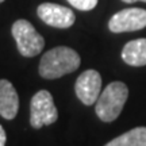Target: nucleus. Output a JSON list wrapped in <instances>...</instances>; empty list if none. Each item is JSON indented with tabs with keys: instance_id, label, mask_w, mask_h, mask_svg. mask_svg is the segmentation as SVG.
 <instances>
[{
	"instance_id": "obj_14",
	"label": "nucleus",
	"mask_w": 146,
	"mask_h": 146,
	"mask_svg": "<svg viewBox=\"0 0 146 146\" xmlns=\"http://www.w3.org/2000/svg\"><path fill=\"white\" fill-rule=\"evenodd\" d=\"M3 1H4V0H0V3H3Z\"/></svg>"
},
{
	"instance_id": "obj_3",
	"label": "nucleus",
	"mask_w": 146,
	"mask_h": 146,
	"mask_svg": "<svg viewBox=\"0 0 146 146\" xmlns=\"http://www.w3.org/2000/svg\"><path fill=\"white\" fill-rule=\"evenodd\" d=\"M12 36L15 38L18 50L23 57H35L45 46L43 36L26 19H19L12 25Z\"/></svg>"
},
{
	"instance_id": "obj_9",
	"label": "nucleus",
	"mask_w": 146,
	"mask_h": 146,
	"mask_svg": "<svg viewBox=\"0 0 146 146\" xmlns=\"http://www.w3.org/2000/svg\"><path fill=\"white\" fill-rule=\"evenodd\" d=\"M122 58L127 65L145 66L146 65V38H138L127 42L122 50Z\"/></svg>"
},
{
	"instance_id": "obj_6",
	"label": "nucleus",
	"mask_w": 146,
	"mask_h": 146,
	"mask_svg": "<svg viewBox=\"0 0 146 146\" xmlns=\"http://www.w3.org/2000/svg\"><path fill=\"white\" fill-rule=\"evenodd\" d=\"M74 91L83 104H95L102 91V76L99 74V72L94 69H88L83 72L76 80Z\"/></svg>"
},
{
	"instance_id": "obj_5",
	"label": "nucleus",
	"mask_w": 146,
	"mask_h": 146,
	"mask_svg": "<svg viewBox=\"0 0 146 146\" xmlns=\"http://www.w3.org/2000/svg\"><path fill=\"white\" fill-rule=\"evenodd\" d=\"M146 27V10L126 8L115 15L108 22V29L112 33L137 31Z\"/></svg>"
},
{
	"instance_id": "obj_13",
	"label": "nucleus",
	"mask_w": 146,
	"mask_h": 146,
	"mask_svg": "<svg viewBox=\"0 0 146 146\" xmlns=\"http://www.w3.org/2000/svg\"><path fill=\"white\" fill-rule=\"evenodd\" d=\"M125 3H135V1H143V3H146V0H123Z\"/></svg>"
},
{
	"instance_id": "obj_12",
	"label": "nucleus",
	"mask_w": 146,
	"mask_h": 146,
	"mask_svg": "<svg viewBox=\"0 0 146 146\" xmlns=\"http://www.w3.org/2000/svg\"><path fill=\"white\" fill-rule=\"evenodd\" d=\"M5 141H7V135H5L3 126L0 125V146H5Z\"/></svg>"
},
{
	"instance_id": "obj_10",
	"label": "nucleus",
	"mask_w": 146,
	"mask_h": 146,
	"mask_svg": "<svg viewBox=\"0 0 146 146\" xmlns=\"http://www.w3.org/2000/svg\"><path fill=\"white\" fill-rule=\"evenodd\" d=\"M104 146H146V127H135L123 133Z\"/></svg>"
},
{
	"instance_id": "obj_7",
	"label": "nucleus",
	"mask_w": 146,
	"mask_h": 146,
	"mask_svg": "<svg viewBox=\"0 0 146 146\" xmlns=\"http://www.w3.org/2000/svg\"><path fill=\"white\" fill-rule=\"evenodd\" d=\"M36 14L42 22L56 29H68L73 26L76 21L74 12L72 10L54 3H42L36 8Z\"/></svg>"
},
{
	"instance_id": "obj_2",
	"label": "nucleus",
	"mask_w": 146,
	"mask_h": 146,
	"mask_svg": "<svg viewBox=\"0 0 146 146\" xmlns=\"http://www.w3.org/2000/svg\"><path fill=\"white\" fill-rule=\"evenodd\" d=\"M129 98V88L122 81L110 83L96 100V115L103 122H114L120 115Z\"/></svg>"
},
{
	"instance_id": "obj_4",
	"label": "nucleus",
	"mask_w": 146,
	"mask_h": 146,
	"mask_svg": "<svg viewBox=\"0 0 146 146\" xmlns=\"http://www.w3.org/2000/svg\"><path fill=\"white\" fill-rule=\"evenodd\" d=\"M58 118V111L49 91H38L30 103V125L34 129L53 125Z\"/></svg>"
},
{
	"instance_id": "obj_11",
	"label": "nucleus",
	"mask_w": 146,
	"mask_h": 146,
	"mask_svg": "<svg viewBox=\"0 0 146 146\" xmlns=\"http://www.w3.org/2000/svg\"><path fill=\"white\" fill-rule=\"evenodd\" d=\"M69 4L80 11H91L94 10L99 0H68Z\"/></svg>"
},
{
	"instance_id": "obj_1",
	"label": "nucleus",
	"mask_w": 146,
	"mask_h": 146,
	"mask_svg": "<svg viewBox=\"0 0 146 146\" xmlns=\"http://www.w3.org/2000/svg\"><path fill=\"white\" fill-rule=\"evenodd\" d=\"M80 56L76 50L66 46H57L46 52L39 62L41 77L53 80L74 72L80 66Z\"/></svg>"
},
{
	"instance_id": "obj_8",
	"label": "nucleus",
	"mask_w": 146,
	"mask_h": 146,
	"mask_svg": "<svg viewBox=\"0 0 146 146\" xmlns=\"http://www.w3.org/2000/svg\"><path fill=\"white\" fill-rule=\"evenodd\" d=\"M19 110V96L8 80H0V115L7 120L14 119Z\"/></svg>"
}]
</instances>
